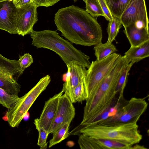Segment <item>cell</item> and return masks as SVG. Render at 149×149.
Listing matches in <instances>:
<instances>
[{
	"instance_id": "cell-1",
	"label": "cell",
	"mask_w": 149,
	"mask_h": 149,
	"mask_svg": "<svg viewBox=\"0 0 149 149\" xmlns=\"http://www.w3.org/2000/svg\"><path fill=\"white\" fill-rule=\"evenodd\" d=\"M54 22L57 30L72 43L90 46L102 42L100 25L86 10L78 7L72 5L59 9Z\"/></svg>"
},
{
	"instance_id": "cell-2",
	"label": "cell",
	"mask_w": 149,
	"mask_h": 149,
	"mask_svg": "<svg viewBox=\"0 0 149 149\" xmlns=\"http://www.w3.org/2000/svg\"><path fill=\"white\" fill-rule=\"evenodd\" d=\"M128 64L124 56L120 55L95 93L86 100L81 125H88L93 119L115 104L117 82L122 71Z\"/></svg>"
},
{
	"instance_id": "cell-3",
	"label": "cell",
	"mask_w": 149,
	"mask_h": 149,
	"mask_svg": "<svg viewBox=\"0 0 149 149\" xmlns=\"http://www.w3.org/2000/svg\"><path fill=\"white\" fill-rule=\"evenodd\" d=\"M31 44L37 48L52 51L58 55L66 65L74 62L88 68L91 64L89 57L76 49L72 43L60 36L56 31H36L30 33Z\"/></svg>"
},
{
	"instance_id": "cell-4",
	"label": "cell",
	"mask_w": 149,
	"mask_h": 149,
	"mask_svg": "<svg viewBox=\"0 0 149 149\" xmlns=\"http://www.w3.org/2000/svg\"><path fill=\"white\" fill-rule=\"evenodd\" d=\"M83 126L79 131L80 134L96 139L118 141L127 145L130 149L142 139L137 123L105 125L92 124Z\"/></svg>"
},
{
	"instance_id": "cell-5",
	"label": "cell",
	"mask_w": 149,
	"mask_h": 149,
	"mask_svg": "<svg viewBox=\"0 0 149 149\" xmlns=\"http://www.w3.org/2000/svg\"><path fill=\"white\" fill-rule=\"evenodd\" d=\"M51 81L47 74L41 78L28 93L20 97L6 113L7 121L12 127H18L37 97L45 90Z\"/></svg>"
},
{
	"instance_id": "cell-6",
	"label": "cell",
	"mask_w": 149,
	"mask_h": 149,
	"mask_svg": "<svg viewBox=\"0 0 149 149\" xmlns=\"http://www.w3.org/2000/svg\"><path fill=\"white\" fill-rule=\"evenodd\" d=\"M120 55L115 52L104 58L96 60L91 63L83 80L87 99L95 93Z\"/></svg>"
},
{
	"instance_id": "cell-7",
	"label": "cell",
	"mask_w": 149,
	"mask_h": 149,
	"mask_svg": "<svg viewBox=\"0 0 149 149\" xmlns=\"http://www.w3.org/2000/svg\"><path fill=\"white\" fill-rule=\"evenodd\" d=\"M148 106V103L144 98L132 97L124 102L114 116L95 124L105 125L137 123Z\"/></svg>"
},
{
	"instance_id": "cell-8",
	"label": "cell",
	"mask_w": 149,
	"mask_h": 149,
	"mask_svg": "<svg viewBox=\"0 0 149 149\" xmlns=\"http://www.w3.org/2000/svg\"><path fill=\"white\" fill-rule=\"evenodd\" d=\"M23 72L18 61L8 59L0 54V88L18 95L21 86L17 81Z\"/></svg>"
},
{
	"instance_id": "cell-9",
	"label": "cell",
	"mask_w": 149,
	"mask_h": 149,
	"mask_svg": "<svg viewBox=\"0 0 149 149\" xmlns=\"http://www.w3.org/2000/svg\"><path fill=\"white\" fill-rule=\"evenodd\" d=\"M37 7L32 2L17 8L16 28L17 34L24 37L30 34L38 20Z\"/></svg>"
},
{
	"instance_id": "cell-10",
	"label": "cell",
	"mask_w": 149,
	"mask_h": 149,
	"mask_svg": "<svg viewBox=\"0 0 149 149\" xmlns=\"http://www.w3.org/2000/svg\"><path fill=\"white\" fill-rule=\"evenodd\" d=\"M120 19L124 27L139 21L148 25L145 0H130Z\"/></svg>"
},
{
	"instance_id": "cell-11",
	"label": "cell",
	"mask_w": 149,
	"mask_h": 149,
	"mask_svg": "<svg viewBox=\"0 0 149 149\" xmlns=\"http://www.w3.org/2000/svg\"><path fill=\"white\" fill-rule=\"evenodd\" d=\"M75 114V109L73 103L64 93L60 98L56 113L49 134H53L66 123H71Z\"/></svg>"
},
{
	"instance_id": "cell-12",
	"label": "cell",
	"mask_w": 149,
	"mask_h": 149,
	"mask_svg": "<svg viewBox=\"0 0 149 149\" xmlns=\"http://www.w3.org/2000/svg\"><path fill=\"white\" fill-rule=\"evenodd\" d=\"M17 11L13 0H0V29L10 34H17Z\"/></svg>"
},
{
	"instance_id": "cell-13",
	"label": "cell",
	"mask_w": 149,
	"mask_h": 149,
	"mask_svg": "<svg viewBox=\"0 0 149 149\" xmlns=\"http://www.w3.org/2000/svg\"><path fill=\"white\" fill-rule=\"evenodd\" d=\"M64 93L62 90L46 101L40 117L38 118L39 126L44 128L49 134L56 113L60 98Z\"/></svg>"
},
{
	"instance_id": "cell-14",
	"label": "cell",
	"mask_w": 149,
	"mask_h": 149,
	"mask_svg": "<svg viewBox=\"0 0 149 149\" xmlns=\"http://www.w3.org/2000/svg\"><path fill=\"white\" fill-rule=\"evenodd\" d=\"M66 65L67 72L62 90L68 96L72 90L83 81L87 70L85 67L73 62Z\"/></svg>"
},
{
	"instance_id": "cell-15",
	"label": "cell",
	"mask_w": 149,
	"mask_h": 149,
	"mask_svg": "<svg viewBox=\"0 0 149 149\" xmlns=\"http://www.w3.org/2000/svg\"><path fill=\"white\" fill-rule=\"evenodd\" d=\"M123 32L131 47H138L149 40V29L138 28L133 24L124 27Z\"/></svg>"
},
{
	"instance_id": "cell-16",
	"label": "cell",
	"mask_w": 149,
	"mask_h": 149,
	"mask_svg": "<svg viewBox=\"0 0 149 149\" xmlns=\"http://www.w3.org/2000/svg\"><path fill=\"white\" fill-rule=\"evenodd\" d=\"M124 56L129 63L133 64L149 57V40L138 47H130Z\"/></svg>"
},
{
	"instance_id": "cell-17",
	"label": "cell",
	"mask_w": 149,
	"mask_h": 149,
	"mask_svg": "<svg viewBox=\"0 0 149 149\" xmlns=\"http://www.w3.org/2000/svg\"><path fill=\"white\" fill-rule=\"evenodd\" d=\"M96 60H100L117 51L116 47L112 43H104L102 42L94 45V49Z\"/></svg>"
},
{
	"instance_id": "cell-18",
	"label": "cell",
	"mask_w": 149,
	"mask_h": 149,
	"mask_svg": "<svg viewBox=\"0 0 149 149\" xmlns=\"http://www.w3.org/2000/svg\"><path fill=\"white\" fill-rule=\"evenodd\" d=\"M113 17H120L130 0H104Z\"/></svg>"
},
{
	"instance_id": "cell-19",
	"label": "cell",
	"mask_w": 149,
	"mask_h": 149,
	"mask_svg": "<svg viewBox=\"0 0 149 149\" xmlns=\"http://www.w3.org/2000/svg\"><path fill=\"white\" fill-rule=\"evenodd\" d=\"M122 25L120 17H113V19L109 21L107 29L108 38L107 42L112 43L118 33Z\"/></svg>"
},
{
	"instance_id": "cell-20",
	"label": "cell",
	"mask_w": 149,
	"mask_h": 149,
	"mask_svg": "<svg viewBox=\"0 0 149 149\" xmlns=\"http://www.w3.org/2000/svg\"><path fill=\"white\" fill-rule=\"evenodd\" d=\"M70 124L68 122L65 123L53 133V137L49 141V148L61 142L68 136Z\"/></svg>"
},
{
	"instance_id": "cell-21",
	"label": "cell",
	"mask_w": 149,
	"mask_h": 149,
	"mask_svg": "<svg viewBox=\"0 0 149 149\" xmlns=\"http://www.w3.org/2000/svg\"><path fill=\"white\" fill-rule=\"evenodd\" d=\"M134 64L130 63L127 64L121 72L118 78L116 88L117 93H119V98H123V92L127 83V78L130 70Z\"/></svg>"
},
{
	"instance_id": "cell-22",
	"label": "cell",
	"mask_w": 149,
	"mask_h": 149,
	"mask_svg": "<svg viewBox=\"0 0 149 149\" xmlns=\"http://www.w3.org/2000/svg\"><path fill=\"white\" fill-rule=\"evenodd\" d=\"M68 97L72 103L86 100L87 97L83 81L72 90Z\"/></svg>"
},
{
	"instance_id": "cell-23",
	"label": "cell",
	"mask_w": 149,
	"mask_h": 149,
	"mask_svg": "<svg viewBox=\"0 0 149 149\" xmlns=\"http://www.w3.org/2000/svg\"><path fill=\"white\" fill-rule=\"evenodd\" d=\"M19 99L18 95L9 94L0 88V104L4 107L11 108Z\"/></svg>"
},
{
	"instance_id": "cell-24",
	"label": "cell",
	"mask_w": 149,
	"mask_h": 149,
	"mask_svg": "<svg viewBox=\"0 0 149 149\" xmlns=\"http://www.w3.org/2000/svg\"><path fill=\"white\" fill-rule=\"evenodd\" d=\"M78 143L81 149H102L96 139L81 134L79 136Z\"/></svg>"
},
{
	"instance_id": "cell-25",
	"label": "cell",
	"mask_w": 149,
	"mask_h": 149,
	"mask_svg": "<svg viewBox=\"0 0 149 149\" xmlns=\"http://www.w3.org/2000/svg\"><path fill=\"white\" fill-rule=\"evenodd\" d=\"M86 11L93 17L104 16V13L97 0H84Z\"/></svg>"
},
{
	"instance_id": "cell-26",
	"label": "cell",
	"mask_w": 149,
	"mask_h": 149,
	"mask_svg": "<svg viewBox=\"0 0 149 149\" xmlns=\"http://www.w3.org/2000/svg\"><path fill=\"white\" fill-rule=\"evenodd\" d=\"M96 139L102 149H130V147L127 145L118 141L103 139Z\"/></svg>"
},
{
	"instance_id": "cell-27",
	"label": "cell",
	"mask_w": 149,
	"mask_h": 149,
	"mask_svg": "<svg viewBox=\"0 0 149 149\" xmlns=\"http://www.w3.org/2000/svg\"><path fill=\"white\" fill-rule=\"evenodd\" d=\"M34 123L38 132V145L40 147V149H46L47 147V140L49 133L44 128L39 126L38 118L34 120Z\"/></svg>"
},
{
	"instance_id": "cell-28",
	"label": "cell",
	"mask_w": 149,
	"mask_h": 149,
	"mask_svg": "<svg viewBox=\"0 0 149 149\" xmlns=\"http://www.w3.org/2000/svg\"><path fill=\"white\" fill-rule=\"evenodd\" d=\"M18 61L20 66L24 72L33 62L32 56L29 53H25L22 56H19Z\"/></svg>"
},
{
	"instance_id": "cell-29",
	"label": "cell",
	"mask_w": 149,
	"mask_h": 149,
	"mask_svg": "<svg viewBox=\"0 0 149 149\" xmlns=\"http://www.w3.org/2000/svg\"><path fill=\"white\" fill-rule=\"evenodd\" d=\"M104 13V17L107 20H112L113 17L110 12L104 0H97Z\"/></svg>"
},
{
	"instance_id": "cell-30",
	"label": "cell",
	"mask_w": 149,
	"mask_h": 149,
	"mask_svg": "<svg viewBox=\"0 0 149 149\" xmlns=\"http://www.w3.org/2000/svg\"><path fill=\"white\" fill-rule=\"evenodd\" d=\"M60 0H33V2L37 7L43 6L48 7L54 5Z\"/></svg>"
},
{
	"instance_id": "cell-31",
	"label": "cell",
	"mask_w": 149,
	"mask_h": 149,
	"mask_svg": "<svg viewBox=\"0 0 149 149\" xmlns=\"http://www.w3.org/2000/svg\"><path fill=\"white\" fill-rule=\"evenodd\" d=\"M13 2L17 8L22 7L24 6L33 2V0H13Z\"/></svg>"
},
{
	"instance_id": "cell-32",
	"label": "cell",
	"mask_w": 149,
	"mask_h": 149,
	"mask_svg": "<svg viewBox=\"0 0 149 149\" xmlns=\"http://www.w3.org/2000/svg\"><path fill=\"white\" fill-rule=\"evenodd\" d=\"M134 145V146H132V147L131 149H146L143 146L137 144Z\"/></svg>"
},
{
	"instance_id": "cell-33",
	"label": "cell",
	"mask_w": 149,
	"mask_h": 149,
	"mask_svg": "<svg viewBox=\"0 0 149 149\" xmlns=\"http://www.w3.org/2000/svg\"><path fill=\"white\" fill-rule=\"evenodd\" d=\"M74 2H76L78 0H73ZM84 1V0H82Z\"/></svg>"
}]
</instances>
